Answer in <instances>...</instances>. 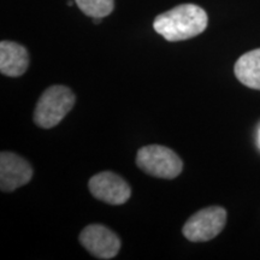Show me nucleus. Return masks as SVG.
<instances>
[{
  "label": "nucleus",
  "instance_id": "obj_1",
  "mask_svg": "<svg viewBox=\"0 0 260 260\" xmlns=\"http://www.w3.org/2000/svg\"><path fill=\"white\" fill-rule=\"evenodd\" d=\"M209 24L205 10L194 4H182L158 15L153 22L154 30L165 40L183 41L201 34Z\"/></svg>",
  "mask_w": 260,
  "mask_h": 260
},
{
  "label": "nucleus",
  "instance_id": "obj_2",
  "mask_svg": "<svg viewBox=\"0 0 260 260\" xmlns=\"http://www.w3.org/2000/svg\"><path fill=\"white\" fill-rule=\"evenodd\" d=\"M75 100L76 98L69 87L60 84L50 87L39 98L32 115L34 123L44 129L53 128L71 111Z\"/></svg>",
  "mask_w": 260,
  "mask_h": 260
},
{
  "label": "nucleus",
  "instance_id": "obj_3",
  "mask_svg": "<svg viewBox=\"0 0 260 260\" xmlns=\"http://www.w3.org/2000/svg\"><path fill=\"white\" fill-rule=\"evenodd\" d=\"M136 164L146 174L158 178L172 180L182 172L183 162L170 148L160 145H149L140 148Z\"/></svg>",
  "mask_w": 260,
  "mask_h": 260
},
{
  "label": "nucleus",
  "instance_id": "obj_4",
  "mask_svg": "<svg viewBox=\"0 0 260 260\" xmlns=\"http://www.w3.org/2000/svg\"><path fill=\"white\" fill-rule=\"evenodd\" d=\"M226 223V211L210 206L198 211L184 223L182 233L191 242H206L218 236Z\"/></svg>",
  "mask_w": 260,
  "mask_h": 260
},
{
  "label": "nucleus",
  "instance_id": "obj_5",
  "mask_svg": "<svg viewBox=\"0 0 260 260\" xmlns=\"http://www.w3.org/2000/svg\"><path fill=\"white\" fill-rule=\"evenodd\" d=\"M90 194L110 205H123L132 197V188L121 176L111 171L94 175L88 182Z\"/></svg>",
  "mask_w": 260,
  "mask_h": 260
},
{
  "label": "nucleus",
  "instance_id": "obj_6",
  "mask_svg": "<svg viewBox=\"0 0 260 260\" xmlns=\"http://www.w3.org/2000/svg\"><path fill=\"white\" fill-rule=\"evenodd\" d=\"M80 242L98 259H112L121 249V240L102 224H90L80 234Z\"/></svg>",
  "mask_w": 260,
  "mask_h": 260
},
{
  "label": "nucleus",
  "instance_id": "obj_7",
  "mask_svg": "<svg viewBox=\"0 0 260 260\" xmlns=\"http://www.w3.org/2000/svg\"><path fill=\"white\" fill-rule=\"evenodd\" d=\"M32 174L31 165L21 155L12 152L0 153V189L5 193L14 191L17 188L30 182Z\"/></svg>",
  "mask_w": 260,
  "mask_h": 260
},
{
  "label": "nucleus",
  "instance_id": "obj_8",
  "mask_svg": "<svg viewBox=\"0 0 260 260\" xmlns=\"http://www.w3.org/2000/svg\"><path fill=\"white\" fill-rule=\"evenodd\" d=\"M29 67V54L17 42H0V73L9 77L22 76Z\"/></svg>",
  "mask_w": 260,
  "mask_h": 260
},
{
  "label": "nucleus",
  "instance_id": "obj_9",
  "mask_svg": "<svg viewBox=\"0 0 260 260\" xmlns=\"http://www.w3.org/2000/svg\"><path fill=\"white\" fill-rule=\"evenodd\" d=\"M235 76L246 87L260 90V48L242 54L235 63Z\"/></svg>",
  "mask_w": 260,
  "mask_h": 260
},
{
  "label": "nucleus",
  "instance_id": "obj_10",
  "mask_svg": "<svg viewBox=\"0 0 260 260\" xmlns=\"http://www.w3.org/2000/svg\"><path fill=\"white\" fill-rule=\"evenodd\" d=\"M84 15L92 18H104L109 16L115 8L113 0H75Z\"/></svg>",
  "mask_w": 260,
  "mask_h": 260
},
{
  "label": "nucleus",
  "instance_id": "obj_11",
  "mask_svg": "<svg viewBox=\"0 0 260 260\" xmlns=\"http://www.w3.org/2000/svg\"><path fill=\"white\" fill-rule=\"evenodd\" d=\"M73 4H74V3L71 2V0H69V2H68V5H69V6H71V5H73Z\"/></svg>",
  "mask_w": 260,
  "mask_h": 260
}]
</instances>
